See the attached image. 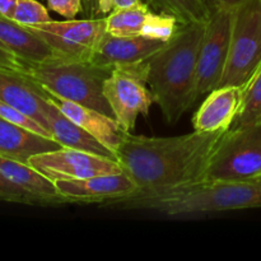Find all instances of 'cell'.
<instances>
[{
	"label": "cell",
	"instance_id": "6da1fadb",
	"mask_svg": "<svg viewBox=\"0 0 261 261\" xmlns=\"http://www.w3.org/2000/svg\"><path fill=\"white\" fill-rule=\"evenodd\" d=\"M227 130L195 132L170 138L127 133L116 152L122 171L138 191L158 190L204 177L209 158Z\"/></svg>",
	"mask_w": 261,
	"mask_h": 261
},
{
	"label": "cell",
	"instance_id": "7a4b0ae2",
	"mask_svg": "<svg viewBox=\"0 0 261 261\" xmlns=\"http://www.w3.org/2000/svg\"><path fill=\"white\" fill-rule=\"evenodd\" d=\"M101 205L157 212L168 217L261 208V176L245 181L200 178L172 188L137 191Z\"/></svg>",
	"mask_w": 261,
	"mask_h": 261
},
{
	"label": "cell",
	"instance_id": "3957f363",
	"mask_svg": "<svg viewBox=\"0 0 261 261\" xmlns=\"http://www.w3.org/2000/svg\"><path fill=\"white\" fill-rule=\"evenodd\" d=\"M205 23L180 24L165 45L144 60L147 79L168 124H176L193 106L199 48Z\"/></svg>",
	"mask_w": 261,
	"mask_h": 261
},
{
	"label": "cell",
	"instance_id": "277c9868",
	"mask_svg": "<svg viewBox=\"0 0 261 261\" xmlns=\"http://www.w3.org/2000/svg\"><path fill=\"white\" fill-rule=\"evenodd\" d=\"M111 73V68L60 56L28 65L24 70L25 75L35 81L50 96L75 102L114 117L103 94L105 82Z\"/></svg>",
	"mask_w": 261,
	"mask_h": 261
},
{
	"label": "cell",
	"instance_id": "5b68a950",
	"mask_svg": "<svg viewBox=\"0 0 261 261\" xmlns=\"http://www.w3.org/2000/svg\"><path fill=\"white\" fill-rule=\"evenodd\" d=\"M260 65L261 0H245L232 13L228 60L218 87L245 88Z\"/></svg>",
	"mask_w": 261,
	"mask_h": 261
},
{
	"label": "cell",
	"instance_id": "8992f818",
	"mask_svg": "<svg viewBox=\"0 0 261 261\" xmlns=\"http://www.w3.org/2000/svg\"><path fill=\"white\" fill-rule=\"evenodd\" d=\"M261 176V121L229 127L209 158V180L245 181Z\"/></svg>",
	"mask_w": 261,
	"mask_h": 261
},
{
	"label": "cell",
	"instance_id": "52a82bcc",
	"mask_svg": "<svg viewBox=\"0 0 261 261\" xmlns=\"http://www.w3.org/2000/svg\"><path fill=\"white\" fill-rule=\"evenodd\" d=\"M148 87L144 61L116 66L105 82V97L115 120L126 133L134 132L138 116H147L154 103V96Z\"/></svg>",
	"mask_w": 261,
	"mask_h": 261
},
{
	"label": "cell",
	"instance_id": "ba28073f",
	"mask_svg": "<svg viewBox=\"0 0 261 261\" xmlns=\"http://www.w3.org/2000/svg\"><path fill=\"white\" fill-rule=\"evenodd\" d=\"M233 10H213L205 22L199 48L193 105L221 83L229 53Z\"/></svg>",
	"mask_w": 261,
	"mask_h": 261
},
{
	"label": "cell",
	"instance_id": "9c48e42d",
	"mask_svg": "<svg viewBox=\"0 0 261 261\" xmlns=\"http://www.w3.org/2000/svg\"><path fill=\"white\" fill-rule=\"evenodd\" d=\"M46 41L58 56L89 61L106 31V17L66 19L28 25Z\"/></svg>",
	"mask_w": 261,
	"mask_h": 261
},
{
	"label": "cell",
	"instance_id": "30bf717a",
	"mask_svg": "<svg viewBox=\"0 0 261 261\" xmlns=\"http://www.w3.org/2000/svg\"><path fill=\"white\" fill-rule=\"evenodd\" d=\"M28 165L53 181L83 180L122 172L116 160L64 147L33 155L28 161Z\"/></svg>",
	"mask_w": 261,
	"mask_h": 261
},
{
	"label": "cell",
	"instance_id": "8fae6325",
	"mask_svg": "<svg viewBox=\"0 0 261 261\" xmlns=\"http://www.w3.org/2000/svg\"><path fill=\"white\" fill-rule=\"evenodd\" d=\"M181 23L175 17L150 9L140 0L132 7L114 10L106 15L107 33L119 37H147L168 41Z\"/></svg>",
	"mask_w": 261,
	"mask_h": 261
},
{
	"label": "cell",
	"instance_id": "7c38bea8",
	"mask_svg": "<svg viewBox=\"0 0 261 261\" xmlns=\"http://www.w3.org/2000/svg\"><path fill=\"white\" fill-rule=\"evenodd\" d=\"M54 182L59 194L68 203L103 204L138 191V186L124 171L83 180H58Z\"/></svg>",
	"mask_w": 261,
	"mask_h": 261
},
{
	"label": "cell",
	"instance_id": "4fadbf2b",
	"mask_svg": "<svg viewBox=\"0 0 261 261\" xmlns=\"http://www.w3.org/2000/svg\"><path fill=\"white\" fill-rule=\"evenodd\" d=\"M244 89V87L223 86L209 92L194 115V130L201 133L228 130L241 109Z\"/></svg>",
	"mask_w": 261,
	"mask_h": 261
},
{
	"label": "cell",
	"instance_id": "5bb4252c",
	"mask_svg": "<svg viewBox=\"0 0 261 261\" xmlns=\"http://www.w3.org/2000/svg\"><path fill=\"white\" fill-rule=\"evenodd\" d=\"M166 41L147 37H119L105 33L91 58V63L105 68L143 63L160 50Z\"/></svg>",
	"mask_w": 261,
	"mask_h": 261
},
{
	"label": "cell",
	"instance_id": "9a60e30c",
	"mask_svg": "<svg viewBox=\"0 0 261 261\" xmlns=\"http://www.w3.org/2000/svg\"><path fill=\"white\" fill-rule=\"evenodd\" d=\"M46 94L47 92L24 73L0 68V101L23 111L50 132L42 111Z\"/></svg>",
	"mask_w": 261,
	"mask_h": 261
},
{
	"label": "cell",
	"instance_id": "2e32d148",
	"mask_svg": "<svg viewBox=\"0 0 261 261\" xmlns=\"http://www.w3.org/2000/svg\"><path fill=\"white\" fill-rule=\"evenodd\" d=\"M42 111L46 120H47L48 129L53 134V138L61 147L84 150V152L116 160V155H115L114 152H111L109 148L105 147L102 143H99L96 138H93L89 133H87L83 127L79 126L70 117L66 116L59 109L58 105L50 98L48 93L46 94Z\"/></svg>",
	"mask_w": 261,
	"mask_h": 261
},
{
	"label": "cell",
	"instance_id": "e0dca14e",
	"mask_svg": "<svg viewBox=\"0 0 261 261\" xmlns=\"http://www.w3.org/2000/svg\"><path fill=\"white\" fill-rule=\"evenodd\" d=\"M50 98L59 106V109L64 112L73 121H75L79 126L83 127L87 133L96 138L99 143L109 148L116 155L117 149L124 142L127 133L119 125L115 117L109 116L106 114L82 106V105L70 102L68 99L58 98L50 96Z\"/></svg>",
	"mask_w": 261,
	"mask_h": 261
},
{
	"label": "cell",
	"instance_id": "ac0fdd59",
	"mask_svg": "<svg viewBox=\"0 0 261 261\" xmlns=\"http://www.w3.org/2000/svg\"><path fill=\"white\" fill-rule=\"evenodd\" d=\"M0 42L24 65L43 63L58 58V54L28 25L0 14Z\"/></svg>",
	"mask_w": 261,
	"mask_h": 261
},
{
	"label": "cell",
	"instance_id": "d6986e66",
	"mask_svg": "<svg viewBox=\"0 0 261 261\" xmlns=\"http://www.w3.org/2000/svg\"><path fill=\"white\" fill-rule=\"evenodd\" d=\"M56 140L12 124L0 117V155L28 163L31 157L40 153L60 149Z\"/></svg>",
	"mask_w": 261,
	"mask_h": 261
},
{
	"label": "cell",
	"instance_id": "ffe728a7",
	"mask_svg": "<svg viewBox=\"0 0 261 261\" xmlns=\"http://www.w3.org/2000/svg\"><path fill=\"white\" fill-rule=\"evenodd\" d=\"M0 172L15 185L36 196L42 205L68 204V200L59 194L55 182L28 163L0 155Z\"/></svg>",
	"mask_w": 261,
	"mask_h": 261
},
{
	"label": "cell",
	"instance_id": "44dd1931",
	"mask_svg": "<svg viewBox=\"0 0 261 261\" xmlns=\"http://www.w3.org/2000/svg\"><path fill=\"white\" fill-rule=\"evenodd\" d=\"M145 3L157 12L175 17L181 24L205 23L211 15L204 0H145Z\"/></svg>",
	"mask_w": 261,
	"mask_h": 261
},
{
	"label": "cell",
	"instance_id": "7402d4cb",
	"mask_svg": "<svg viewBox=\"0 0 261 261\" xmlns=\"http://www.w3.org/2000/svg\"><path fill=\"white\" fill-rule=\"evenodd\" d=\"M261 121V65L244 89L241 109L231 127L246 126Z\"/></svg>",
	"mask_w": 261,
	"mask_h": 261
},
{
	"label": "cell",
	"instance_id": "603a6c76",
	"mask_svg": "<svg viewBox=\"0 0 261 261\" xmlns=\"http://www.w3.org/2000/svg\"><path fill=\"white\" fill-rule=\"evenodd\" d=\"M13 19L23 25H36L50 22L47 8L37 0H18Z\"/></svg>",
	"mask_w": 261,
	"mask_h": 261
},
{
	"label": "cell",
	"instance_id": "cb8c5ba5",
	"mask_svg": "<svg viewBox=\"0 0 261 261\" xmlns=\"http://www.w3.org/2000/svg\"><path fill=\"white\" fill-rule=\"evenodd\" d=\"M0 117L5 119L7 121L12 122V124H15L18 125V126L30 130V132L36 133V134H40L42 135V137L54 139L53 134H51L46 127H43L40 122L36 121L35 119L28 116L27 114H24V112L20 111V110L15 109V107L10 106V105L5 103V102L3 101H0Z\"/></svg>",
	"mask_w": 261,
	"mask_h": 261
},
{
	"label": "cell",
	"instance_id": "d4e9b609",
	"mask_svg": "<svg viewBox=\"0 0 261 261\" xmlns=\"http://www.w3.org/2000/svg\"><path fill=\"white\" fill-rule=\"evenodd\" d=\"M0 200L28 204V205H42L36 196L15 185L9 178L5 177L2 172H0Z\"/></svg>",
	"mask_w": 261,
	"mask_h": 261
},
{
	"label": "cell",
	"instance_id": "484cf974",
	"mask_svg": "<svg viewBox=\"0 0 261 261\" xmlns=\"http://www.w3.org/2000/svg\"><path fill=\"white\" fill-rule=\"evenodd\" d=\"M47 8L66 19H74L83 12V0H47Z\"/></svg>",
	"mask_w": 261,
	"mask_h": 261
},
{
	"label": "cell",
	"instance_id": "4316f807",
	"mask_svg": "<svg viewBox=\"0 0 261 261\" xmlns=\"http://www.w3.org/2000/svg\"><path fill=\"white\" fill-rule=\"evenodd\" d=\"M0 68L24 73L27 65H24L18 58H15V56L13 55L2 42H0Z\"/></svg>",
	"mask_w": 261,
	"mask_h": 261
},
{
	"label": "cell",
	"instance_id": "83f0119b",
	"mask_svg": "<svg viewBox=\"0 0 261 261\" xmlns=\"http://www.w3.org/2000/svg\"><path fill=\"white\" fill-rule=\"evenodd\" d=\"M139 2L140 0H97L102 17H106L109 13L114 12V10L132 7Z\"/></svg>",
	"mask_w": 261,
	"mask_h": 261
},
{
	"label": "cell",
	"instance_id": "f1b7e54d",
	"mask_svg": "<svg viewBox=\"0 0 261 261\" xmlns=\"http://www.w3.org/2000/svg\"><path fill=\"white\" fill-rule=\"evenodd\" d=\"M245 0H204L211 12L213 10H234Z\"/></svg>",
	"mask_w": 261,
	"mask_h": 261
},
{
	"label": "cell",
	"instance_id": "f546056e",
	"mask_svg": "<svg viewBox=\"0 0 261 261\" xmlns=\"http://www.w3.org/2000/svg\"><path fill=\"white\" fill-rule=\"evenodd\" d=\"M83 13L87 18L102 17L97 0H83Z\"/></svg>",
	"mask_w": 261,
	"mask_h": 261
},
{
	"label": "cell",
	"instance_id": "4dcf8cb0",
	"mask_svg": "<svg viewBox=\"0 0 261 261\" xmlns=\"http://www.w3.org/2000/svg\"><path fill=\"white\" fill-rule=\"evenodd\" d=\"M18 0H0V14L13 19Z\"/></svg>",
	"mask_w": 261,
	"mask_h": 261
}]
</instances>
